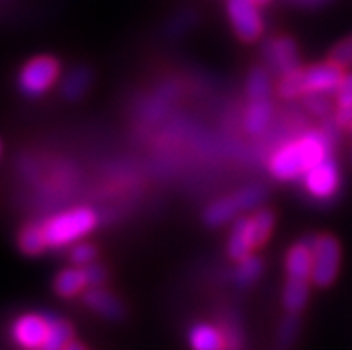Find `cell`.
<instances>
[{
  "mask_svg": "<svg viewBox=\"0 0 352 350\" xmlns=\"http://www.w3.org/2000/svg\"><path fill=\"white\" fill-rule=\"evenodd\" d=\"M333 138V129L327 127L324 131H311L299 142L288 143L272 155L270 172L281 181L304 177L313 166L329 157Z\"/></svg>",
  "mask_w": 352,
  "mask_h": 350,
  "instance_id": "6da1fadb",
  "label": "cell"
},
{
  "mask_svg": "<svg viewBox=\"0 0 352 350\" xmlns=\"http://www.w3.org/2000/svg\"><path fill=\"white\" fill-rule=\"evenodd\" d=\"M95 213L88 208L70 209L67 213H59L43 226L47 243L52 248H61L77 243L95 227Z\"/></svg>",
  "mask_w": 352,
  "mask_h": 350,
  "instance_id": "7a4b0ae2",
  "label": "cell"
},
{
  "mask_svg": "<svg viewBox=\"0 0 352 350\" xmlns=\"http://www.w3.org/2000/svg\"><path fill=\"white\" fill-rule=\"evenodd\" d=\"M265 199V188L261 184H250L238 193L226 199H220L206 209L204 220L208 226L219 227L222 223L231 222L245 209H252Z\"/></svg>",
  "mask_w": 352,
  "mask_h": 350,
  "instance_id": "3957f363",
  "label": "cell"
},
{
  "mask_svg": "<svg viewBox=\"0 0 352 350\" xmlns=\"http://www.w3.org/2000/svg\"><path fill=\"white\" fill-rule=\"evenodd\" d=\"M313 250L311 281L318 288H326L336 279L340 266V245L333 236H317L309 239Z\"/></svg>",
  "mask_w": 352,
  "mask_h": 350,
  "instance_id": "277c9868",
  "label": "cell"
},
{
  "mask_svg": "<svg viewBox=\"0 0 352 350\" xmlns=\"http://www.w3.org/2000/svg\"><path fill=\"white\" fill-rule=\"evenodd\" d=\"M59 76V63L49 56H40L27 63L20 72L18 85L29 97H40L56 83Z\"/></svg>",
  "mask_w": 352,
  "mask_h": 350,
  "instance_id": "5b68a950",
  "label": "cell"
},
{
  "mask_svg": "<svg viewBox=\"0 0 352 350\" xmlns=\"http://www.w3.org/2000/svg\"><path fill=\"white\" fill-rule=\"evenodd\" d=\"M228 13L241 40H256L263 31V20L254 0H228Z\"/></svg>",
  "mask_w": 352,
  "mask_h": 350,
  "instance_id": "8992f818",
  "label": "cell"
},
{
  "mask_svg": "<svg viewBox=\"0 0 352 350\" xmlns=\"http://www.w3.org/2000/svg\"><path fill=\"white\" fill-rule=\"evenodd\" d=\"M304 184H306L308 191L315 199H331L338 191L340 186V173L336 161L331 155L320 161L317 166H313L304 175Z\"/></svg>",
  "mask_w": 352,
  "mask_h": 350,
  "instance_id": "52a82bcc",
  "label": "cell"
},
{
  "mask_svg": "<svg viewBox=\"0 0 352 350\" xmlns=\"http://www.w3.org/2000/svg\"><path fill=\"white\" fill-rule=\"evenodd\" d=\"M342 79H344V72H342V67L336 65V63L315 65V67L308 68V70H302L304 95L336 94Z\"/></svg>",
  "mask_w": 352,
  "mask_h": 350,
  "instance_id": "ba28073f",
  "label": "cell"
},
{
  "mask_svg": "<svg viewBox=\"0 0 352 350\" xmlns=\"http://www.w3.org/2000/svg\"><path fill=\"white\" fill-rule=\"evenodd\" d=\"M49 334V315H23L14 322V342L27 350H40Z\"/></svg>",
  "mask_w": 352,
  "mask_h": 350,
  "instance_id": "9c48e42d",
  "label": "cell"
},
{
  "mask_svg": "<svg viewBox=\"0 0 352 350\" xmlns=\"http://www.w3.org/2000/svg\"><path fill=\"white\" fill-rule=\"evenodd\" d=\"M265 58L268 65L274 67V70L288 76L292 72L300 70L299 68V54L297 47L290 38H276V40H268L263 47Z\"/></svg>",
  "mask_w": 352,
  "mask_h": 350,
  "instance_id": "30bf717a",
  "label": "cell"
},
{
  "mask_svg": "<svg viewBox=\"0 0 352 350\" xmlns=\"http://www.w3.org/2000/svg\"><path fill=\"white\" fill-rule=\"evenodd\" d=\"M256 247H258V241H256L254 229H252V220L250 218H238L236 223L232 226L231 236H229V256L240 261L243 257L250 256L252 248Z\"/></svg>",
  "mask_w": 352,
  "mask_h": 350,
  "instance_id": "8fae6325",
  "label": "cell"
},
{
  "mask_svg": "<svg viewBox=\"0 0 352 350\" xmlns=\"http://www.w3.org/2000/svg\"><path fill=\"white\" fill-rule=\"evenodd\" d=\"M86 306L107 320H122L125 316V306L120 298L102 288H89L82 297Z\"/></svg>",
  "mask_w": 352,
  "mask_h": 350,
  "instance_id": "7c38bea8",
  "label": "cell"
},
{
  "mask_svg": "<svg viewBox=\"0 0 352 350\" xmlns=\"http://www.w3.org/2000/svg\"><path fill=\"white\" fill-rule=\"evenodd\" d=\"M313 270V250L309 239H304L300 243L294 245L286 256V272L288 277L294 279H311Z\"/></svg>",
  "mask_w": 352,
  "mask_h": 350,
  "instance_id": "4fadbf2b",
  "label": "cell"
},
{
  "mask_svg": "<svg viewBox=\"0 0 352 350\" xmlns=\"http://www.w3.org/2000/svg\"><path fill=\"white\" fill-rule=\"evenodd\" d=\"M188 342L192 350H226L223 333L210 324H197L190 329Z\"/></svg>",
  "mask_w": 352,
  "mask_h": 350,
  "instance_id": "5bb4252c",
  "label": "cell"
},
{
  "mask_svg": "<svg viewBox=\"0 0 352 350\" xmlns=\"http://www.w3.org/2000/svg\"><path fill=\"white\" fill-rule=\"evenodd\" d=\"M274 107L272 102L268 98H256V100H250V106L245 113V129L247 133L261 134L267 129V125L270 124L272 120Z\"/></svg>",
  "mask_w": 352,
  "mask_h": 350,
  "instance_id": "9a60e30c",
  "label": "cell"
},
{
  "mask_svg": "<svg viewBox=\"0 0 352 350\" xmlns=\"http://www.w3.org/2000/svg\"><path fill=\"white\" fill-rule=\"evenodd\" d=\"M308 295H309V286L306 279H294L290 277L283 292V304H285L288 313H295L299 315L304 306L308 304Z\"/></svg>",
  "mask_w": 352,
  "mask_h": 350,
  "instance_id": "2e32d148",
  "label": "cell"
},
{
  "mask_svg": "<svg viewBox=\"0 0 352 350\" xmlns=\"http://www.w3.org/2000/svg\"><path fill=\"white\" fill-rule=\"evenodd\" d=\"M88 286L86 283V275L82 268H67V270L59 272L54 279V289L61 297H74L79 292Z\"/></svg>",
  "mask_w": 352,
  "mask_h": 350,
  "instance_id": "e0dca14e",
  "label": "cell"
},
{
  "mask_svg": "<svg viewBox=\"0 0 352 350\" xmlns=\"http://www.w3.org/2000/svg\"><path fill=\"white\" fill-rule=\"evenodd\" d=\"M74 338L70 324L58 316H49V334L40 350H65Z\"/></svg>",
  "mask_w": 352,
  "mask_h": 350,
  "instance_id": "ac0fdd59",
  "label": "cell"
},
{
  "mask_svg": "<svg viewBox=\"0 0 352 350\" xmlns=\"http://www.w3.org/2000/svg\"><path fill=\"white\" fill-rule=\"evenodd\" d=\"M89 85H91V74H89L88 68L77 67L67 74V77L63 80L61 91L70 100H77L88 91Z\"/></svg>",
  "mask_w": 352,
  "mask_h": 350,
  "instance_id": "d6986e66",
  "label": "cell"
},
{
  "mask_svg": "<svg viewBox=\"0 0 352 350\" xmlns=\"http://www.w3.org/2000/svg\"><path fill=\"white\" fill-rule=\"evenodd\" d=\"M261 272H263V261L258 256H247L240 259L232 279L240 288H249L250 284H254L259 279Z\"/></svg>",
  "mask_w": 352,
  "mask_h": 350,
  "instance_id": "ffe728a7",
  "label": "cell"
},
{
  "mask_svg": "<svg viewBox=\"0 0 352 350\" xmlns=\"http://www.w3.org/2000/svg\"><path fill=\"white\" fill-rule=\"evenodd\" d=\"M20 248H22L23 252L29 254V256H36V254H41L45 248L49 247L47 243V238H45V231L43 227H36V226H29L25 227L20 234Z\"/></svg>",
  "mask_w": 352,
  "mask_h": 350,
  "instance_id": "44dd1931",
  "label": "cell"
},
{
  "mask_svg": "<svg viewBox=\"0 0 352 350\" xmlns=\"http://www.w3.org/2000/svg\"><path fill=\"white\" fill-rule=\"evenodd\" d=\"M247 94H249L250 100L268 98V94H270V79H268V74L263 68H254V70L250 72L249 80H247Z\"/></svg>",
  "mask_w": 352,
  "mask_h": 350,
  "instance_id": "7402d4cb",
  "label": "cell"
},
{
  "mask_svg": "<svg viewBox=\"0 0 352 350\" xmlns=\"http://www.w3.org/2000/svg\"><path fill=\"white\" fill-rule=\"evenodd\" d=\"M250 220H252V229H254L256 241H258L259 247V245H263L265 241H267V238L270 236V232H272L276 217H274V213L270 209H259Z\"/></svg>",
  "mask_w": 352,
  "mask_h": 350,
  "instance_id": "603a6c76",
  "label": "cell"
},
{
  "mask_svg": "<svg viewBox=\"0 0 352 350\" xmlns=\"http://www.w3.org/2000/svg\"><path fill=\"white\" fill-rule=\"evenodd\" d=\"M300 331V320L295 313H290L279 325V333H277V340L283 347L294 345V342L297 340Z\"/></svg>",
  "mask_w": 352,
  "mask_h": 350,
  "instance_id": "cb8c5ba5",
  "label": "cell"
},
{
  "mask_svg": "<svg viewBox=\"0 0 352 350\" xmlns=\"http://www.w3.org/2000/svg\"><path fill=\"white\" fill-rule=\"evenodd\" d=\"M279 95H283L285 98H294L304 95L302 70L292 72L288 76H283V80L279 83Z\"/></svg>",
  "mask_w": 352,
  "mask_h": 350,
  "instance_id": "d4e9b609",
  "label": "cell"
},
{
  "mask_svg": "<svg viewBox=\"0 0 352 350\" xmlns=\"http://www.w3.org/2000/svg\"><path fill=\"white\" fill-rule=\"evenodd\" d=\"M336 104L340 111H352V74L344 76L336 89Z\"/></svg>",
  "mask_w": 352,
  "mask_h": 350,
  "instance_id": "484cf974",
  "label": "cell"
},
{
  "mask_svg": "<svg viewBox=\"0 0 352 350\" xmlns=\"http://www.w3.org/2000/svg\"><path fill=\"white\" fill-rule=\"evenodd\" d=\"M95 256H97V250H95L94 245L89 243H77L70 252L72 263L77 266H86L94 263Z\"/></svg>",
  "mask_w": 352,
  "mask_h": 350,
  "instance_id": "4316f807",
  "label": "cell"
},
{
  "mask_svg": "<svg viewBox=\"0 0 352 350\" xmlns=\"http://www.w3.org/2000/svg\"><path fill=\"white\" fill-rule=\"evenodd\" d=\"M331 61L340 65V67H349V65H352V38L336 45L333 52H331Z\"/></svg>",
  "mask_w": 352,
  "mask_h": 350,
  "instance_id": "83f0119b",
  "label": "cell"
},
{
  "mask_svg": "<svg viewBox=\"0 0 352 350\" xmlns=\"http://www.w3.org/2000/svg\"><path fill=\"white\" fill-rule=\"evenodd\" d=\"M85 275H86V283H88L89 288H100L104 283H106V270H104L100 265H95V263H89L86 265L85 268Z\"/></svg>",
  "mask_w": 352,
  "mask_h": 350,
  "instance_id": "f1b7e54d",
  "label": "cell"
},
{
  "mask_svg": "<svg viewBox=\"0 0 352 350\" xmlns=\"http://www.w3.org/2000/svg\"><path fill=\"white\" fill-rule=\"evenodd\" d=\"M306 104H308V107L315 115H327L331 109L329 100H327L324 94H308Z\"/></svg>",
  "mask_w": 352,
  "mask_h": 350,
  "instance_id": "f546056e",
  "label": "cell"
},
{
  "mask_svg": "<svg viewBox=\"0 0 352 350\" xmlns=\"http://www.w3.org/2000/svg\"><path fill=\"white\" fill-rule=\"evenodd\" d=\"M65 350H86V349L80 345V343H77V342H74V340H72V342L68 343L67 349H65Z\"/></svg>",
  "mask_w": 352,
  "mask_h": 350,
  "instance_id": "4dcf8cb0",
  "label": "cell"
},
{
  "mask_svg": "<svg viewBox=\"0 0 352 350\" xmlns=\"http://www.w3.org/2000/svg\"><path fill=\"white\" fill-rule=\"evenodd\" d=\"M254 2H256V4H267L268 0H254Z\"/></svg>",
  "mask_w": 352,
  "mask_h": 350,
  "instance_id": "1f68e13d",
  "label": "cell"
},
{
  "mask_svg": "<svg viewBox=\"0 0 352 350\" xmlns=\"http://www.w3.org/2000/svg\"><path fill=\"white\" fill-rule=\"evenodd\" d=\"M0 152H2V145H0Z\"/></svg>",
  "mask_w": 352,
  "mask_h": 350,
  "instance_id": "d6a6232c",
  "label": "cell"
}]
</instances>
